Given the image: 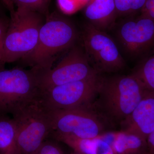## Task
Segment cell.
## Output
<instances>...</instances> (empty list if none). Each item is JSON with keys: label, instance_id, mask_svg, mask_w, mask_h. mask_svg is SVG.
<instances>
[{"label": "cell", "instance_id": "obj_1", "mask_svg": "<svg viewBox=\"0 0 154 154\" xmlns=\"http://www.w3.org/2000/svg\"><path fill=\"white\" fill-rule=\"evenodd\" d=\"M78 36L71 21L60 15L51 14L40 28L36 47L21 60L37 71L49 69L59 54L74 46Z\"/></svg>", "mask_w": 154, "mask_h": 154}, {"label": "cell", "instance_id": "obj_2", "mask_svg": "<svg viewBox=\"0 0 154 154\" xmlns=\"http://www.w3.org/2000/svg\"><path fill=\"white\" fill-rule=\"evenodd\" d=\"M11 113L21 154H35L52 131L49 111L39 98L17 107Z\"/></svg>", "mask_w": 154, "mask_h": 154}, {"label": "cell", "instance_id": "obj_3", "mask_svg": "<svg viewBox=\"0 0 154 154\" xmlns=\"http://www.w3.org/2000/svg\"><path fill=\"white\" fill-rule=\"evenodd\" d=\"M44 22L42 14L27 9L17 8L11 14L4 45L5 64L22 59L33 51Z\"/></svg>", "mask_w": 154, "mask_h": 154}, {"label": "cell", "instance_id": "obj_4", "mask_svg": "<svg viewBox=\"0 0 154 154\" xmlns=\"http://www.w3.org/2000/svg\"><path fill=\"white\" fill-rule=\"evenodd\" d=\"M146 91L132 74L103 79L99 94L109 114L123 121L131 114Z\"/></svg>", "mask_w": 154, "mask_h": 154}, {"label": "cell", "instance_id": "obj_5", "mask_svg": "<svg viewBox=\"0 0 154 154\" xmlns=\"http://www.w3.org/2000/svg\"><path fill=\"white\" fill-rule=\"evenodd\" d=\"M103 79L98 74L85 79L56 86L41 92L40 101L48 110L89 108L99 94Z\"/></svg>", "mask_w": 154, "mask_h": 154}, {"label": "cell", "instance_id": "obj_6", "mask_svg": "<svg viewBox=\"0 0 154 154\" xmlns=\"http://www.w3.org/2000/svg\"><path fill=\"white\" fill-rule=\"evenodd\" d=\"M40 90L33 69L0 70V114L39 99Z\"/></svg>", "mask_w": 154, "mask_h": 154}, {"label": "cell", "instance_id": "obj_7", "mask_svg": "<svg viewBox=\"0 0 154 154\" xmlns=\"http://www.w3.org/2000/svg\"><path fill=\"white\" fill-rule=\"evenodd\" d=\"M114 34L119 50L131 57L146 58L154 54V19L141 14L125 19Z\"/></svg>", "mask_w": 154, "mask_h": 154}, {"label": "cell", "instance_id": "obj_8", "mask_svg": "<svg viewBox=\"0 0 154 154\" xmlns=\"http://www.w3.org/2000/svg\"><path fill=\"white\" fill-rule=\"evenodd\" d=\"M82 39L88 60L99 73L117 72L125 66V61L115 40L105 31L88 22L83 28Z\"/></svg>", "mask_w": 154, "mask_h": 154}, {"label": "cell", "instance_id": "obj_9", "mask_svg": "<svg viewBox=\"0 0 154 154\" xmlns=\"http://www.w3.org/2000/svg\"><path fill=\"white\" fill-rule=\"evenodd\" d=\"M34 70L40 93L99 74L91 65L85 51L75 45L55 67L41 71Z\"/></svg>", "mask_w": 154, "mask_h": 154}, {"label": "cell", "instance_id": "obj_10", "mask_svg": "<svg viewBox=\"0 0 154 154\" xmlns=\"http://www.w3.org/2000/svg\"><path fill=\"white\" fill-rule=\"evenodd\" d=\"M48 111L53 132L81 138L97 137L103 134V124L90 107Z\"/></svg>", "mask_w": 154, "mask_h": 154}, {"label": "cell", "instance_id": "obj_11", "mask_svg": "<svg viewBox=\"0 0 154 154\" xmlns=\"http://www.w3.org/2000/svg\"><path fill=\"white\" fill-rule=\"evenodd\" d=\"M125 131L146 140L154 130V92L146 90L136 107L124 121Z\"/></svg>", "mask_w": 154, "mask_h": 154}, {"label": "cell", "instance_id": "obj_12", "mask_svg": "<svg viewBox=\"0 0 154 154\" xmlns=\"http://www.w3.org/2000/svg\"><path fill=\"white\" fill-rule=\"evenodd\" d=\"M84 14L88 23L105 32L114 27L118 17L114 0H90Z\"/></svg>", "mask_w": 154, "mask_h": 154}, {"label": "cell", "instance_id": "obj_13", "mask_svg": "<svg viewBox=\"0 0 154 154\" xmlns=\"http://www.w3.org/2000/svg\"><path fill=\"white\" fill-rule=\"evenodd\" d=\"M50 135L62 142L81 154H115L112 146L99 137L81 138L71 135L60 134L52 131Z\"/></svg>", "mask_w": 154, "mask_h": 154}, {"label": "cell", "instance_id": "obj_14", "mask_svg": "<svg viewBox=\"0 0 154 154\" xmlns=\"http://www.w3.org/2000/svg\"><path fill=\"white\" fill-rule=\"evenodd\" d=\"M112 147L115 154H149L146 140L125 131L116 133Z\"/></svg>", "mask_w": 154, "mask_h": 154}, {"label": "cell", "instance_id": "obj_15", "mask_svg": "<svg viewBox=\"0 0 154 154\" xmlns=\"http://www.w3.org/2000/svg\"><path fill=\"white\" fill-rule=\"evenodd\" d=\"M0 154H21L14 119L0 114Z\"/></svg>", "mask_w": 154, "mask_h": 154}, {"label": "cell", "instance_id": "obj_16", "mask_svg": "<svg viewBox=\"0 0 154 154\" xmlns=\"http://www.w3.org/2000/svg\"><path fill=\"white\" fill-rule=\"evenodd\" d=\"M132 74L146 90L154 92V54L144 59Z\"/></svg>", "mask_w": 154, "mask_h": 154}, {"label": "cell", "instance_id": "obj_17", "mask_svg": "<svg viewBox=\"0 0 154 154\" xmlns=\"http://www.w3.org/2000/svg\"><path fill=\"white\" fill-rule=\"evenodd\" d=\"M146 0H114L117 16H128L141 12Z\"/></svg>", "mask_w": 154, "mask_h": 154}, {"label": "cell", "instance_id": "obj_18", "mask_svg": "<svg viewBox=\"0 0 154 154\" xmlns=\"http://www.w3.org/2000/svg\"><path fill=\"white\" fill-rule=\"evenodd\" d=\"M17 8H23L38 12L41 14L46 13L49 0H13Z\"/></svg>", "mask_w": 154, "mask_h": 154}, {"label": "cell", "instance_id": "obj_19", "mask_svg": "<svg viewBox=\"0 0 154 154\" xmlns=\"http://www.w3.org/2000/svg\"><path fill=\"white\" fill-rule=\"evenodd\" d=\"M9 21L0 17V70L2 69L4 62V45Z\"/></svg>", "mask_w": 154, "mask_h": 154}, {"label": "cell", "instance_id": "obj_20", "mask_svg": "<svg viewBox=\"0 0 154 154\" xmlns=\"http://www.w3.org/2000/svg\"><path fill=\"white\" fill-rule=\"evenodd\" d=\"M35 154H64L61 149L54 142L44 141Z\"/></svg>", "mask_w": 154, "mask_h": 154}, {"label": "cell", "instance_id": "obj_21", "mask_svg": "<svg viewBox=\"0 0 154 154\" xmlns=\"http://www.w3.org/2000/svg\"><path fill=\"white\" fill-rule=\"evenodd\" d=\"M140 13L154 19V0H146Z\"/></svg>", "mask_w": 154, "mask_h": 154}, {"label": "cell", "instance_id": "obj_22", "mask_svg": "<svg viewBox=\"0 0 154 154\" xmlns=\"http://www.w3.org/2000/svg\"><path fill=\"white\" fill-rule=\"evenodd\" d=\"M149 154H154V130L146 139Z\"/></svg>", "mask_w": 154, "mask_h": 154}, {"label": "cell", "instance_id": "obj_23", "mask_svg": "<svg viewBox=\"0 0 154 154\" xmlns=\"http://www.w3.org/2000/svg\"><path fill=\"white\" fill-rule=\"evenodd\" d=\"M0 1L9 10L10 14H13L15 12L16 9H15V5L13 0H0Z\"/></svg>", "mask_w": 154, "mask_h": 154}, {"label": "cell", "instance_id": "obj_24", "mask_svg": "<svg viewBox=\"0 0 154 154\" xmlns=\"http://www.w3.org/2000/svg\"><path fill=\"white\" fill-rule=\"evenodd\" d=\"M75 154H81L77 153H75Z\"/></svg>", "mask_w": 154, "mask_h": 154}]
</instances>
